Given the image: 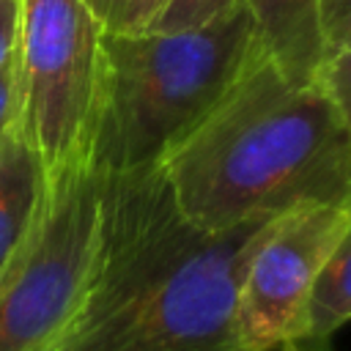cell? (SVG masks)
Wrapping results in <instances>:
<instances>
[{"label": "cell", "instance_id": "277c9868", "mask_svg": "<svg viewBox=\"0 0 351 351\" xmlns=\"http://www.w3.org/2000/svg\"><path fill=\"white\" fill-rule=\"evenodd\" d=\"M101 219V173L88 154L49 170L41 214L0 288V351H47L85 291Z\"/></svg>", "mask_w": 351, "mask_h": 351}, {"label": "cell", "instance_id": "8fae6325", "mask_svg": "<svg viewBox=\"0 0 351 351\" xmlns=\"http://www.w3.org/2000/svg\"><path fill=\"white\" fill-rule=\"evenodd\" d=\"M104 33H148L167 0H90Z\"/></svg>", "mask_w": 351, "mask_h": 351}, {"label": "cell", "instance_id": "5bb4252c", "mask_svg": "<svg viewBox=\"0 0 351 351\" xmlns=\"http://www.w3.org/2000/svg\"><path fill=\"white\" fill-rule=\"evenodd\" d=\"M326 47L351 44V0H321Z\"/></svg>", "mask_w": 351, "mask_h": 351}, {"label": "cell", "instance_id": "52a82bcc", "mask_svg": "<svg viewBox=\"0 0 351 351\" xmlns=\"http://www.w3.org/2000/svg\"><path fill=\"white\" fill-rule=\"evenodd\" d=\"M261 55L293 85H313L326 52L321 0H244Z\"/></svg>", "mask_w": 351, "mask_h": 351}, {"label": "cell", "instance_id": "3957f363", "mask_svg": "<svg viewBox=\"0 0 351 351\" xmlns=\"http://www.w3.org/2000/svg\"><path fill=\"white\" fill-rule=\"evenodd\" d=\"M261 58L244 3L192 30L104 33L88 134L99 173L162 165Z\"/></svg>", "mask_w": 351, "mask_h": 351}, {"label": "cell", "instance_id": "7a4b0ae2", "mask_svg": "<svg viewBox=\"0 0 351 351\" xmlns=\"http://www.w3.org/2000/svg\"><path fill=\"white\" fill-rule=\"evenodd\" d=\"M184 217L206 230L318 203H351V134L318 85L263 55L162 162Z\"/></svg>", "mask_w": 351, "mask_h": 351}, {"label": "cell", "instance_id": "7c38bea8", "mask_svg": "<svg viewBox=\"0 0 351 351\" xmlns=\"http://www.w3.org/2000/svg\"><path fill=\"white\" fill-rule=\"evenodd\" d=\"M244 0H167L165 11L159 14V19L154 22L151 30L173 33V30L203 27V25H208V22L230 14Z\"/></svg>", "mask_w": 351, "mask_h": 351}, {"label": "cell", "instance_id": "5b68a950", "mask_svg": "<svg viewBox=\"0 0 351 351\" xmlns=\"http://www.w3.org/2000/svg\"><path fill=\"white\" fill-rule=\"evenodd\" d=\"M104 25L90 0H22L14 134L47 170L88 148Z\"/></svg>", "mask_w": 351, "mask_h": 351}, {"label": "cell", "instance_id": "4fadbf2b", "mask_svg": "<svg viewBox=\"0 0 351 351\" xmlns=\"http://www.w3.org/2000/svg\"><path fill=\"white\" fill-rule=\"evenodd\" d=\"M22 33V0H0V71L16 60Z\"/></svg>", "mask_w": 351, "mask_h": 351}, {"label": "cell", "instance_id": "6da1fadb", "mask_svg": "<svg viewBox=\"0 0 351 351\" xmlns=\"http://www.w3.org/2000/svg\"><path fill=\"white\" fill-rule=\"evenodd\" d=\"M282 214L206 230L162 165L101 173V219L80 304L47 351H239L244 269Z\"/></svg>", "mask_w": 351, "mask_h": 351}, {"label": "cell", "instance_id": "8992f818", "mask_svg": "<svg viewBox=\"0 0 351 351\" xmlns=\"http://www.w3.org/2000/svg\"><path fill=\"white\" fill-rule=\"evenodd\" d=\"M351 225V203H318L282 214L252 252L236 299L239 351L299 343L307 299Z\"/></svg>", "mask_w": 351, "mask_h": 351}, {"label": "cell", "instance_id": "9c48e42d", "mask_svg": "<svg viewBox=\"0 0 351 351\" xmlns=\"http://www.w3.org/2000/svg\"><path fill=\"white\" fill-rule=\"evenodd\" d=\"M348 321H351V225L346 228L332 255L326 258L324 269L318 271V280L307 299L299 340H310L321 346Z\"/></svg>", "mask_w": 351, "mask_h": 351}, {"label": "cell", "instance_id": "9a60e30c", "mask_svg": "<svg viewBox=\"0 0 351 351\" xmlns=\"http://www.w3.org/2000/svg\"><path fill=\"white\" fill-rule=\"evenodd\" d=\"M16 121V60L0 71V145L14 132Z\"/></svg>", "mask_w": 351, "mask_h": 351}, {"label": "cell", "instance_id": "30bf717a", "mask_svg": "<svg viewBox=\"0 0 351 351\" xmlns=\"http://www.w3.org/2000/svg\"><path fill=\"white\" fill-rule=\"evenodd\" d=\"M313 82L329 99L343 129L351 134V44L326 47Z\"/></svg>", "mask_w": 351, "mask_h": 351}, {"label": "cell", "instance_id": "2e32d148", "mask_svg": "<svg viewBox=\"0 0 351 351\" xmlns=\"http://www.w3.org/2000/svg\"><path fill=\"white\" fill-rule=\"evenodd\" d=\"M271 351H304V348H299V343H282V346H277Z\"/></svg>", "mask_w": 351, "mask_h": 351}, {"label": "cell", "instance_id": "ba28073f", "mask_svg": "<svg viewBox=\"0 0 351 351\" xmlns=\"http://www.w3.org/2000/svg\"><path fill=\"white\" fill-rule=\"evenodd\" d=\"M47 181L49 170L38 151L11 132L0 145V288L33 233Z\"/></svg>", "mask_w": 351, "mask_h": 351}]
</instances>
